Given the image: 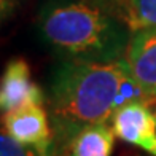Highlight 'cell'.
<instances>
[{"label":"cell","instance_id":"6","mask_svg":"<svg viewBox=\"0 0 156 156\" xmlns=\"http://www.w3.org/2000/svg\"><path fill=\"white\" fill-rule=\"evenodd\" d=\"M126 62L145 97L156 96V27L132 32Z\"/></svg>","mask_w":156,"mask_h":156},{"label":"cell","instance_id":"8","mask_svg":"<svg viewBox=\"0 0 156 156\" xmlns=\"http://www.w3.org/2000/svg\"><path fill=\"white\" fill-rule=\"evenodd\" d=\"M121 15L132 32L156 27V0H123Z\"/></svg>","mask_w":156,"mask_h":156},{"label":"cell","instance_id":"7","mask_svg":"<svg viewBox=\"0 0 156 156\" xmlns=\"http://www.w3.org/2000/svg\"><path fill=\"white\" fill-rule=\"evenodd\" d=\"M115 137L112 124H93L70 142L66 156H112Z\"/></svg>","mask_w":156,"mask_h":156},{"label":"cell","instance_id":"1","mask_svg":"<svg viewBox=\"0 0 156 156\" xmlns=\"http://www.w3.org/2000/svg\"><path fill=\"white\" fill-rule=\"evenodd\" d=\"M145 99L132 78L126 58L113 62L62 59L54 66L46 89V110L53 129L56 156L83 129L112 123L123 105Z\"/></svg>","mask_w":156,"mask_h":156},{"label":"cell","instance_id":"4","mask_svg":"<svg viewBox=\"0 0 156 156\" xmlns=\"http://www.w3.org/2000/svg\"><path fill=\"white\" fill-rule=\"evenodd\" d=\"M110 124L118 139L156 156V118L145 99L127 102L118 108Z\"/></svg>","mask_w":156,"mask_h":156},{"label":"cell","instance_id":"5","mask_svg":"<svg viewBox=\"0 0 156 156\" xmlns=\"http://www.w3.org/2000/svg\"><path fill=\"white\" fill-rule=\"evenodd\" d=\"M46 94L30 78L29 64L16 58L5 66L0 83V108L8 113L27 105H45Z\"/></svg>","mask_w":156,"mask_h":156},{"label":"cell","instance_id":"10","mask_svg":"<svg viewBox=\"0 0 156 156\" xmlns=\"http://www.w3.org/2000/svg\"><path fill=\"white\" fill-rule=\"evenodd\" d=\"M84 2H89V3H96V5H101L105 6V8H110L113 11H116L121 15V5H123V0H84ZM123 16V15H121ZM124 19V18H123Z\"/></svg>","mask_w":156,"mask_h":156},{"label":"cell","instance_id":"2","mask_svg":"<svg viewBox=\"0 0 156 156\" xmlns=\"http://www.w3.org/2000/svg\"><path fill=\"white\" fill-rule=\"evenodd\" d=\"M38 27L64 59L97 62L124 59L132 35L119 13L84 0H48Z\"/></svg>","mask_w":156,"mask_h":156},{"label":"cell","instance_id":"12","mask_svg":"<svg viewBox=\"0 0 156 156\" xmlns=\"http://www.w3.org/2000/svg\"><path fill=\"white\" fill-rule=\"evenodd\" d=\"M145 102L147 105L150 107V110L153 112V115L156 118V96H150V97H145Z\"/></svg>","mask_w":156,"mask_h":156},{"label":"cell","instance_id":"9","mask_svg":"<svg viewBox=\"0 0 156 156\" xmlns=\"http://www.w3.org/2000/svg\"><path fill=\"white\" fill-rule=\"evenodd\" d=\"M0 156H46L32 145L21 144L2 129L0 134Z\"/></svg>","mask_w":156,"mask_h":156},{"label":"cell","instance_id":"11","mask_svg":"<svg viewBox=\"0 0 156 156\" xmlns=\"http://www.w3.org/2000/svg\"><path fill=\"white\" fill-rule=\"evenodd\" d=\"M18 0H2V16L6 18L11 15V11L15 10Z\"/></svg>","mask_w":156,"mask_h":156},{"label":"cell","instance_id":"3","mask_svg":"<svg viewBox=\"0 0 156 156\" xmlns=\"http://www.w3.org/2000/svg\"><path fill=\"white\" fill-rule=\"evenodd\" d=\"M3 131L21 144L32 145L46 156H56L53 147V129L48 110L43 105H27L3 113Z\"/></svg>","mask_w":156,"mask_h":156}]
</instances>
